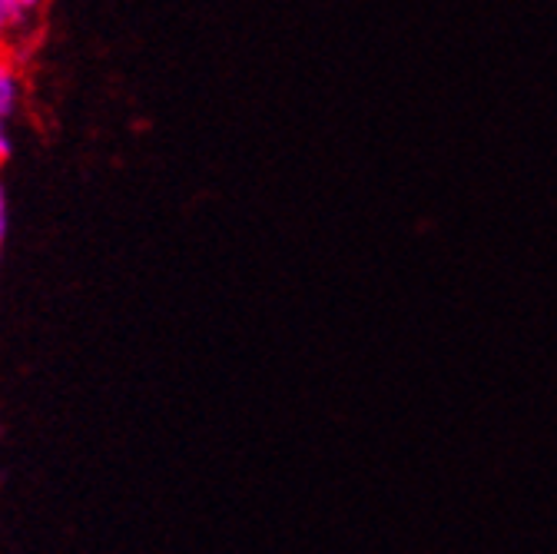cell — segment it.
<instances>
[{"mask_svg":"<svg viewBox=\"0 0 557 554\" xmlns=\"http://www.w3.org/2000/svg\"><path fill=\"white\" fill-rule=\"evenodd\" d=\"M50 0H0V47H14L40 21Z\"/></svg>","mask_w":557,"mask_h":554,"instance_id":"cell-1","label":"cell"},{"mask_svg":"<svg viewBox=\"0 0 557 554\" xmlns=\"http://www.w3.org/2000/svg\"><path fill=\"white\" fill-rule=\"evenodd\" d=\"M24 100V74L17 53L11 47H0V120H14Z\"/></svg>","mask_w":557,"mask_h":554,"instance_id":"cell-2","label":"cell"},{"mask_svg":"<svg viewBox=\"0 0 557 554\" xmlns=\"http://www.w3.org/2000/svg\"><path fill=\"white\" fill-rule=\"evenodd\" d=\"M11 230V202H8V189H4V180H0V243H4Z\"/></svg>","mask_w":557,"mask_h":554,"instance_id":"cell-3","label":"cell"},{"mask_svg":"<svg viewBox=\"0 0 557 554\" xmlns=\"http://www.w3.org/2000/svg\"><path fill=\"white\" fill-rule=\"evenodd\" d=\"M14 153V140H11V123L0 120V167H4Z\"/></svg>","mask_w":557,"mask_h":554,"instance_id":"cell-4","label":"cell"},{"mask_svg":"<svg viewBox=\"0 0 557 554\" xmlns=\"http://www.w3.org/2000/svg\"><path fill=\"white\" fill-rule=\"evenodd\" d=\"M0 246H4V243H0Z\"/></svg>","mask_w":557,"mask_h":554,"instance_id":"cell-5","label":"cell"}]
</instances>
